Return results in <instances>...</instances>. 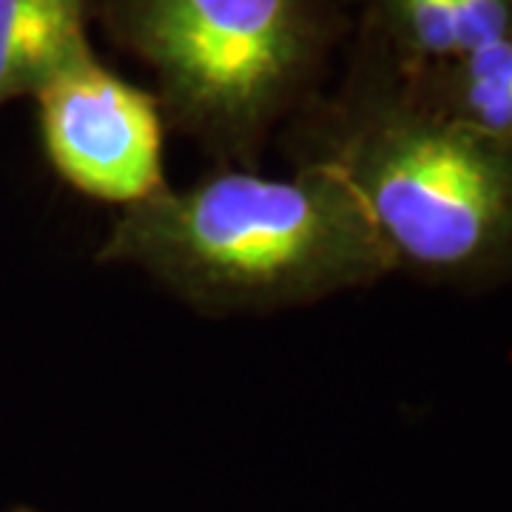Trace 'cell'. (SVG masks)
<instances>
[{"label": "cell", "mask_w": 512, "mask_h": 512, "mask_svg": "<svg viewBox=\"0 0 512 512\" xmlns=\"http://www.w3.org/2000/svg\"><path fill=\"white\" fill-rule=\"evenodd\" d=\"M97 262L137 268L205 316H265L396 274L356 194L322 168H228L120 208Z\"/></svg>", "instance_id": "cell-2"}, {"label": "cell", "mask_w": 512, "mask_h": 512, "mask_svg": "<svg viewBox=\"0 0 512 512\" xmlns=\"http://www.w3.org/2000/svg\"><path fill=\"white\" fill-rule=\"evenodd\" d=\"M97 0H0V106L35 97L57 74L94 55Z\"/></svg>", "instance_id": "cell-6"}, {"label": "cell", "mask_w": 512, "mask_h": 512, "mask_svg": "<svg viewBox=\"0 0 512 512\" xmlns=\"http://www.w3.org/2000/svg\"><path fill=\"white\" fill-rule=\"evenodd\" d=\"M94 15L151 72L165 120L231 163L322 97L350 29L345 0H97Z\"/></svg>", "instance_id": "cell-3"}, {"label": "cell", "mask_w": 512, "mask_h": 512, "mask_svg": "<svg viewBox=\"0 0 512 512\" xmlns=\"http://www.w3.org/2000/svg\"><path fill=\"white\" fill-rule=\"evenodd\" d=\"M46 157L74 191L128 208L160 194L163 111L92 55L35 94Z\"/></svg>", "instance_id": "cell-4"}, {"label": "cell", "mask_w": 512, "mask_h": 512, "mask_svg": "<svg viewBox=\"0 0 512 512\" xmlns=\"http://www.w3.org/2000/svg\"><path fill=\"white\" fill-rule=\"evenodd\" d=\"M393 74L424 109L512 148V35L424 72Z\"/></svg>", "instance_id": "cell-7"}, {"label": "cell", "mask_w": 512, "mask_h": 512, "mask_svg": "<svg viewBox=\"0 0 512 512\" xmlns=\"http://www.w3.org/2000/svg\"><path fill=\"white\" fill-rule=\"evenodd\" d=\"M350 43L416 74L512 35V0H345Z\"/></svg>", "instance_id": "cell-5"}, {"label": "cell", "mask_w": 512, "mask_h": 512, "mask_svg": "<svg viewBox=\"0 0 512 512\" xmlns=\"http://www.w3.org/2000/svg\"><path fill=\"white\" fill-rule=\"evenodd\" d=\"M296 165L362 202L396 274L456 291L512 282V148L424 109L350 43L348 72L291 128Z\"/></svg>", "instance_id": "cell-1"}]
</instances>
